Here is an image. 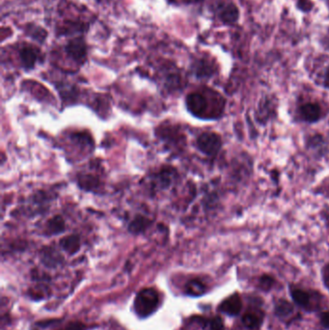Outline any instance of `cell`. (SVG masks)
I'll list each match as a JSON object with an SVG mask.
<instances>
[{"instance_id": "484cf974", "label": "cell", "mask_w": 329, "mask_h": 330, "mask_svg": "<svg viewBox=\"0 0 329 330\" xmlns=\"http://www.w3.org/2000/svg\"><path fill=\"white\" fill-rule=\"evenodd\" d=\"M324 278H325L327 285L329 286V266L326 267V268L324 270Z\"/></svg>"}, {"instance_id": "30bf717a", "label": "cell", "mask_w": 329, "mask_h": 330, "mask_svg": "<svg viewBox=\"0 0 329 330\" xmlns=\"http://www.w3.org/2000/svg\"><path fill=\"white\" fill-rule=\"evenodd\" d=\"M60 246L63 250H65L70 255H74L81 249L82 242L79 235H70L66 236L60 241Z\"/></svg>"}, {"instance_id": "5b68a950", "label": "cell", "mask_w": 329, "mask_h": 330, "mask_svg": "<svg viewBox=\"0 0 329 330\" xmlns=\"http://www.w3.org/2000/svg\"><path fill=\"white\" fill-rule=\"evenodd\" d=\"M187 110L198 118L206 117L208 103L206 97L200 92H193L187 95L185 100Z\"/></svg>"}, {"instance_id": "7c38bea8", "label": "cell", "mask_w": 329, "mask_h": 330, "mask_svg": "<svg viewBox=\"0 0 329 330\" xmlns=\"http://www.w3.org/2000/svg\"><path fill=\"white\" fill-rule=\"evenodd\" d=\"M46 231L49 235H58L66 230L65 220L60 215H55L46 222Z\"/></svg>"}, {"instance_id": "ffe728a7", "label": "cell", "mask_w": 329, "mask_h": 330, "mask_svg": "<svg viewBox=\"0 0 329 330\" xmlns=\"http://www.w3.org/2000/svg\"><path fill=\"white\" fill-rule=\"evenodd\" d=\"M291 311H292V306L287 301H281L276 306V313L279 316H287L291 313Z\"/></svg>"}, {"instance_id": "277c9868", "label": "cell", "mask_w": 329, "mask_h": 330, "mask_svg": "<svg viewBox=\"0 0 329 330\" xmlns=\"http://www.w3.org/2000/svg\"><path fill=\"white\" fill-rule=\"evenodd\" d=\"M197 148L206 156H215L222 146V140L219 134L215 132H204L197 138Z\"/></svg>"}, {"instance_id": "ac0fdd59", "label": "cell", "mask_w": 329, "mask_h": 330, "mask_svg": "<svg viewBox=\"0 0 329 330\" xmlns=\"http://www.w3.org/2000/svg\"><path fill=\"white\" fill-rule=\"evenodd\" d=\"M205 291V286L197 280L189 281L186 284V292L192 296H199Z\"/></svg>"}, {"instance_id": "4316f807", "label": "cell", "mask_w": 329, "mask_h": 330, "mask_svg": "<svg viewBox=\"0 0 329 330\" xmlns=\"http://www.w3.org/2000/svg\"><path fill=\"white\" fill-rule=\"evenodd\" d=\"M324 85L326 88L329 89V66L325 74V79H324Z\"/></svg>"}, {"instance_id": "7a4b0ae2", "label": "cell", "mask_w": 329, "mask_h": 330, "mask_svg": "<svg viewBox=\"0 0 329 330\" xmlns=\"http://www.w3.org/2000/svg\"><path fill=\"white\" fill-rule=\"evenodd\" d=\"M214 12L218 19L225 24H235L240 19V10L230 0H218L214 5Z\"/></svg>"}, {"instance_id": "52a82bcc", "label": "cell", "mask_w": 329, "mask_h": 330, "mask_svg": "<svg viewBox=\"0 0 329 330\" xmlns=\"http://www.w3.org/2000/svg\"><path fill=\"white\" fill-rule=\"evenodd\" d=\"M300 117L308 123H315L320 120L322 116V108L319 104L307 103L301 105L298 109Z\"/></svg>"}, {"instance_id": "d4e9b609", "label": "cell", "mask_w": 329, "mask_h": 330, "mask_svg": "<svg viewBox=\"0 0 329 330\" xmlns=\"http://www.w3.org/2000/svg\"><path fill=\"white\" fill-rule=\"evenodd\" d=\"M322 324L325 328L329 330V312H325L322 315Z\"/></svg>"}, {"instance_id": "2e32d148", "label": "cell", "mask_w": 329, "mask_h": 330, "mask_svg": "<svg viewBox=\"0 0 329 330\" xmlns=\"http://www.w3.org/2000/svg\"><path fill=\"white\" fill-rule=\"evenodd\" d=\"M41 259L42 262L49 267H53L61 262V256L55 251V249L53 250L51 248H46L43 250Z\"/></svg>"}, {"instance_id": "8fae6325", "label": "cell", "mask_w": 329, "mask_h": 330, "mask_svg": "<svg viewBox=\"0 0 329 330\" xmlns=\"http://www.w3.org/2000/svg\"><path fill=\"white\" fill-rule=\"evenodd\" d=\"M24 33L26 36L30 37L34 41L43 42L47 37V32L44 28L41 27L40 25L34 24V23H28L24 26Z\"/></svg>"}, {"instance_id": "cb8c5ba5", "label": "cell", "mask_w": 329, "mask_h": 330, "mask_svg": "<svg viewBox=\"0 0 329 330\" xmlns=\"http://www.w3.org/2000/svg\"><path fill=\"white\" fill-rule=\"evenodd\" d=\"M273 284V279L269 276H263L261 279V287L264 289H268Z\"/></svg>"}, {"instance_id": "44dd1931", "label": "cell", "mask_w": 329, "mask_h": 330, "mask_svg": "<svg viewBox=\"0 0 329 330\" xmlns=\"http://www.w3.org/2000/svg\"><path fill=\"white\" fill-rule=\"evenodd\" d=\"M296 6L299 10H301L303 12H309L313 8V4L309 0H297Z\"/></svg>"}, {"instance_id": "7402d4cb", "label": "cell", "mask_w": 329, "mask_h": 330, "mask_svg": "<svg viewBox=\"0 0 329 330\" xmlns=\"http://www.w3.org/2000/svg\"><path fill=\"white\" fill-rule=\"evenodd\" d=\"M210 330H225L223 321L216 317L210 322Z\"/></svg>"}, {"instance_id": "d6986e66", "label": "cell", "mask_w": 329, "mask_h": 330, "mask_svg": "<svg viewBox=\"0 0 329 330\" xmlns=\"http://www.w3.org/2000/svg\"><path fill=\"white\" fill-rule=\"evenodd\" d=\"M243 324H244L245 327H247V329L254 330V329H257L259 327L260 321H259V318L255 314L247 313L243 317Z\"/></svg>"}, {"instance_id": "6da1fadb", "label": "cell", "mask_w": 329, "mask_h": 330, "mask_svg": "<svg viewBox=\"0 0 329 330\" xmlns=\"http://www.w3.org/2000/svg\"><path fill=\"white\" fill-rule=\"evenodd\" d=\"M159 304V294L154 289L140 290L134 300V310L139 317L145 318L153 314Z\"/></svg>"}, {"instance_id": "9a60e30c", "label": "cell", "mask_w": 329, "mask_h": 330, "mask_svg": "<svg viewBox=\"0 0 329 330\" xmlns=\"http://www.w3.org/2000/svg\"><path fill=\"white\" fill-rule=\"evenodd\" d=\"M80 186L86 191L94 190L100 186V181L97 177L92 175H82L79 178Z\"/></svg>"}, {"instance_id": "ba28073f", "label": "cell", "mask_w": 329, "mask_h": 330, "mask_svg": "<svg viewBox=\"0 0 329 330\" xmlns=\"http://www.w3.org/2000/svg\"><path fill=\"white\" fill-rule=\"evenodd\" d=\"M243 302L238 293H235L228 298H226L219 306V309L224 314L230 316H237L242 311Z\"/></svg>"}, {"instance_id": "3957f363", "label": "cell", "mask_w": 329, "mask_h": 330, "mask_svg": "<svg viewBox=\"0 0 329 330\" xmlns=\"http://www.w3.org/2000/svg\"><path fill=\"white\" fill-rule=\"evenodd\" d=\"M67 55L79 65H83L87 60L88 46L82 36L70 39L64 47Z\"/></svg>"}, {"instance_id": "5bb4252c", "label": "cell", "mask_w": 329, "mask_h": 330, "mask_svg": "<svg viewBox=\"0 0 329 330\" xmlns=\"http://www.w3.org/2000/svg\"><path fill=\"white\" fill-rule=\"evenodd\" d=\"M175 170L171 167H164L163 168L157 175H156V179H157V184L160 185L161 187L165 188L167 186H169L174 179L175 176Z\"/></svg>"}, {"instance_id": "603a6c76", "label": "cell", "mask_w": 329, "mask_h": 330, "mask_svg": "<svg viewBox=\"0 0 329 330\" xmlns=\"http://www.w3.org/2000/svg\"><path fill=\"white\" fill-rule=\"evenodd\" d=\"M168 3L172 5H192V4H197L200 3L204 0H167Z\"/></svg>"}, {"instance_id": "9c48e42d", "label": "cell", "mask_w": 329, "mask_h": 330, "mask_svg": "<svg viewBox=\"0 0 329 330\" xmlns=\"http://www.w3.org/2000/svg\"><path fill=\"white\" fill-rule=\"evenodd\" d=\"M152 221L148 219L147 217L138 214L132 218V220L128 224V232L133 235H138L141 233H144L146 229L151 225Z\"/></svg>"}, {"instance_id": "8992f818", "label": "cell", "mask_w": 329, "mask_h": 330, "mask_svg": "<svg viewBox=\"0 0 329 330\" xmlns=\"http://www.w3.org/2000/svg\"><path fill=\"white\" fill-rule=\"evenodd\" d=\"M19 57L24 70H33L40 59V50L32 44L23 43L19 48Z\"/></svg>"}, {"instance_id": "e0dca14e", "label": "cell", "mask_w": 329, "mask_h": 330, "mask_svg": "<svg viewBox=\"0 0 329 330\" xmlns=\"http://www.w3.org/2000/svg\"><path fill=\"white\" fill-rule=\"evenodd\" d=\"M291 296L294 302L301 307H306L310 303V295L305 290L299 289H292Z\"/></svg>"}, {"instance_id": "4fadbf2b", "label": "cell", "mask_w": 329, "mask_h": 330, "mask_svg": "<svg viewBox=\"0 0 329 330\" xmlns=\"http://www.w3.org/2000/svg\"><path fill=\"white\" fill-rule=\"evenodd\" d=\"M194 73L197 78H208L213 74L212 65L205 59H199L194 63Z\"/></svg>"}]
</instances>
